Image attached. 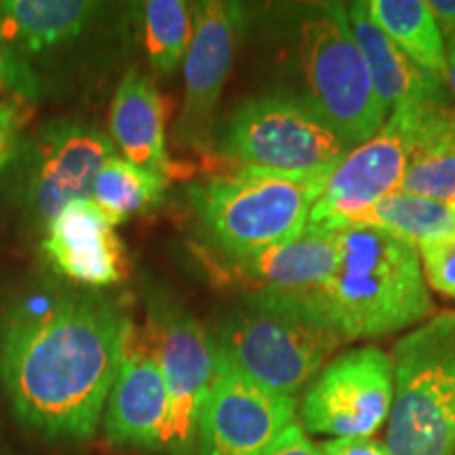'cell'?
Masks as SVG:
<instances>
[{
    "mask_svg": "<svg viewBox=\"0 0 455 455\" xmlns=\"http://www.w3.org/2000/svg\"><path fill=\"white\" fill-rule=\"evenodd\" d=\"M447 60H449L447 87H449V91H451V93H453V98H455V51H453V53H449V55H447Z\"/></svg>",
    "mask_w": 455,
    "mask_h": 455,
    "instance_id": "31",
    "label": "cell"
},
{
    "mask_svg": "<svg viewBox=\"0 0 455 455\" xmlns=\"http://www.w3.org/2000/svg\"><path fill=\"white\" fill-rule=\"evenodd\" d=\"M110 131L129 163L169 178L164 101L156 84L138 68H129L118 83L110 106Z\"/></svg>",
    "mask_w": 455,
    "mask_h": 455,
    "instance_id": "18",
    "label": "cell"
},
{
    "mask_svg": "<svg viewBox=\"0 0 455 455\" xmlns=\"http://www.w3.org/2000/svg\"><path fill=\"white\" fill-rule=\"evenodd\" d=\"M323 455H390L386 443L367 439H331L321 445Z\"/></svg>",
    "mask_w": 455,
    "mask_h": 455,
    "instance_id": "29",
    "label": "cell"
},
{
    "mask_svg": "<svg viewBox=\"0 0 455 455\" xmlns=\"http://www.w3.org/2000/svg\"><path fill=\"white\" fill-rule=\"evenodd\" d=\"M195 34L192 4L184 0H150L144 4V47L152 68L173 74L190 49Z\"/></svg>",
    "mask_w": 455,
    "mask_h": 455,
    "instance_id": "24",
    "label": "cell"
},
{
    "mask_svg": "<svg viewBox=\"0 0 455 455\" xmlns=\"http://www.w3.org/2000/svg\"><path fill=\"white\" fill-rule=\"evenodd\" d=\"M131 325L106 299L61 295L20 308L0 329V379L17 422L47 441L98 430Z\"/></svg>",
    "mask_w": 455,
    "mask_h": 455,
    "instance_id": "1",
    "label": "cell"
},
{
    "mask_svg": "<svg viewBox=\"0 0 455 455\" xmlns=\"http://www.w3.org/2000/svg\"><path fill=\"white\" fill-rule=\"evenodd\" d=\"M17 196L32 221L47 226L72 201L91 198L93 181L114 155V141L93 124L51 121L17 150Z\"/></svg>",
    "mask_w": 455,
    "mask_h": 455,
    "instance_id": "8",
    "label": "cell"
},
{
    "mask_svg": "<svg viewBox=\"0 0 455 455\" xmlns=\"http://www.w3.org/2000/svg\"><path fill=\"white\" fill-rule=\"evenodd\" d=\"M220 356L253 382L291 396L346 341L301 293L247 291L213 331Z\"/></svg>",
    "mask_w": 455,
    "mask_h": 455,
    "instance_id": "3",
    "label": "cell"
},
{
    "mask_svg": "<svg viewBox=\"0 0 455 455\" xmlns=\"http://www.w3.org/2000/svg\"><path fill=\"white\" fill-rule=\"evenodd\" d=\"M356 224L379 228L415 249L455 235V207L407 192L386 196Z\"/></svg>",
    "mask_w": 455,
    "mask_h": 455,
    "instance_id": "22",
    "label": "cell"
},
{
    "mask_svg": "<svg viewBox=\"0 0 455 455\" xmlns=\"http://www.w3.org/2000/svg\"><path fill=\"white\" fill-rule=\"evenodd\" d=\"M38 91L41 83L28 61L15 49L0 41V93L32 101Z\"/></svg>",
    "mask_w": 455,
    "mask_h": 455,
    "instance_id": "26",
    "label": "cell"
},
{
    "mask_svg": "<svg viewBox=\"0 0 455 455\" xmlns=\"http://www.w3.org/2000/svg\"><path fill=\"white\" fill-rule=\"evenodd\" d=\"M428 287L455 299V235L418 247Z\"/></svg>",
    "mask_w": 455,
    "mask_h": 455,
    "instance_id": "25",
    "label": "cell"
},
{
    "mask_svg": "<svg viewBox=\"0 0 455 455\" xmlns=\"http://www.w3.org/2000/svg\"><path fill=\"white\" fill-rule=\"evenodd\" d=\"M331 171L243 167L192 184L188 198L215 247L230 259H243L299 236Z\"/></svg>",
    "mask_w": 455,
    "mask_h": 455,
    "instance_id": "4",
    "label": "cell"
},
{
    "mask_svg": "<svg viewBox=\"0 0 455 455\" xmlns=\"http://www.w3.org/2000/svg\"><path fill=\"white\" fill-rule=\"evenodd\" d=\"M350 30L369 68L373 89L386 110L413 112L428 110L449 100L447 83L428 76L392 43L373 21L367 0L346 4Z\"/></svg>",
    "mask_w": 455,
    "mask_h": 455,
    "instance_id": "16",
    "label": "cell"
},
{
    "mask_svg": "<svg viewBox=\"0 0 455 455\" xmlns=\"http://www.w3.org/2000/svg\"><path fill=\"white\" fill-rule=\"evenodd\" d=\"M390 455H455V312L411 329L392 350Z\"/></svg>",
    "mask_w": 455,
    "mask_h": 455,
    "instance_id": "6",
    "label": "cell"
},
{
    "mask_svg": "<svg viewBox=\"0 0 455 455\" xmlns=\"http://www.w3.org/2000/svg\"><path fill=\"white\" fill-rule=\"evenodd\" d=\"M195 34L184 60V108L178 121V140L207 152L215 140V108L235 64L244 26V9L230 0L192 4Z\"/></svg>",
    "mask_w": 455,
    "mask_h": 455,
    "instance_id": "13",
    "label": "cell"
},
{
    "mask_svg": "<svg viewBox=\"0 0 455 455\" xmlns=\"http://www.w3.org/2000/svg\"><path fill=\"white\" fill-rule=\"evenodd\" d=\"M169 413L167 384L155 355L127 344L104 409L106 439L114 447L164 451Z\"/></svg>",
    "mask_w": 455,
    "mask_h": 455,
    "instance_id": "15",
    "label": "cell"
},
{
    "mask_svg": "<svg viewBox=\"0 0 455 455\" xmlns=\"http://www.w3.org/2000/svg\"><path fill=\"white\" fill-rule=\"evenodd\" d=\"M291 424L295 398L264 388L220 356L198 418L196 455H264Z\"/></svg>",
    "mask_w": 455,
    "mask_h": 455,
    "instance_id": "12",
    "label": "cell"
},
{
    "mask_svg": "<svg viewBox=\"0 0 455 455\" xmlns=\"http://www.w3.org/2000/svg\"><path fill=\"white\" fill-rule=\"evenodd\" d=\"M338 236L331 276L301 295L346 344L384 338L432 318L435 304L413 244L365 224L338 228Z\"/></svg>",
    "mask_w": 455,
    "mask_h": 455,
    "instance_id": "2",
    "label": "cell"
},
{
    "mask_svg": "<svg viewBox=\"0 0 455 455\" xmlns=\"http://www.w3.org/2000/svg\"><path fill=\"white\" fill-rule=\"evenodd\" d=\"M395 396L392 356L378 346L344 352L316 375L301 401L306 435L367 439L382 428Z\"/></svg>",
    "mask_w": 455,
    "mask_h": 455,
    "instance_id": "9",
    "label": "cell"
},
{
    "mask_svg": "<svg viewBox=\"0 0 455 455\" xmlns=\"http://www.w3.org/2000/svg\"><path fill=\"white\" fill-rule=\"evenodd\" d=\"M215 152L243 167L315 173L352 148L301 95L266 93L243 101L213 140Z\"/></svg>",
    "mask_w": 455,
    "mask_h": 455,
    "instance_id": "7",
    "label": "cell"
},
{
    "mask_svg": "<svg viewBox=\"0 0 455 455\" xmlns=\"http://www.w3.org/2000/svg\"><path fill=\"white\" fill-rule=\"evenodd\" d=\"M101 9L89 0H3L0 41L17 53H41L74 41Z\"/></svg>",
    "mask_w": 455,
    "mask_h": 455,
    "instance_id": "19",
    "label": "cell"
},
{
    "mask_svg": "<svg viewBox=\"0 0 455 455\" xmlns=\"http://www.w3.org/2000/svg\"><path fill=\"white\" fill-rule=\"evenodd\" d=\"M43 253L55 272L87 287H110L129 275L121 236L93 198L61 209L47 226Z\"/></svg>",
    "mask_w": 455,
    "mask_h": 455,
    "instance_id": "14",
    "label": "cell"
},
{
    "mask_svg": "<svg viewBox=\"0 0 455 455\" xmlns=\"http://www.w3.org/2000/svg\"><path fill=\"white\" fill-rule=\"evenodd\" d=\"M28 118V101L20 98L0 100V173L13 163Z\"/></svg>",
    "mask_w": 455,
    "mask_h": 455,
    "instance_id": "27",
    "label": "cell"
},
{
    "mask_svg": "<svg viewBox=\"0 0 455 455\" xmlns=\"http://www.w3.org/2000/svg\"><path fill=\"white\" fill-rule=\"evenodd\" d=\"M167 178L155 171L129 163L123 156H112L93 181L91 198L100 204L114 226L133 215L150 212L163 201Z\"/></svg>",
    "mask_w": 455,
    "mask_h": 455,
    "instance_id": "23",
    "label": "cell"
},
{
    "mask_svg": "<svg viewBox=\"0 0 455 455\" xmlns=\"http://www.w3.org/2000/svg\"><path fill=\"white\" fill-rule=\"evenodd\" d=\"M293 61L301 98L350 148L371 140L388 121L350 30L346 4L323 3L304 11L295 21Z\"/></svg>",
    "mask_w": 455,
    "mask_h": 455,
    "instance_id": "5",
    "label": "cell"
},
{
    "mask_svg": "<svg viewBox=\"0 0 455 455\" xmlns=\"http://www.w3.org/2000/svg\"><path fill=\"white\" fill-rule=\"evenodd\" d=\"M422 112H392L371 140L352 148L333 167L308 224L331 230L356 224L379 201L401 190Z\"/></svg>",
    "mask_w": 455,
    "mask_h": 455,
    "instance_id": "10",
    "label": "cell"
},
{
    "mask_svg": "<svg viewBox=\"0 0 455 455\" xmlns=\"http://www.w3.org/2000/svg\"><path fill=\"white\" fill-rule=\"evenodd\" d=\"M338 228L306 226L291 241L276 244L249 258L232 259L238 281L247 283L249 291L304 293L321 287L338 264Z\"/></svg>",
    "mask_w": 455,
    "mask_h": 455,
    "instance_id": "17",
    "label": "cell"
},
{
    "mask_svg": "<svg viewBox=\"0 0 455 455\" xmlns=\"http://www.w3.org/2000/svg\"><path fill=\"white\" fill-rule=\"evenodd\" d=\"M264 455H323L321 447L308 439L304 428L295 422L283 432Z\"/></svg>",
    "mask_w": 455,
    "mask_h": 455,
    "instance_id": "28",
    "label": "cell"
},
{
    "mask_svg": "<svg viewBox=\"0 0 455 455\" xmlns=\"http://www.w3.org/2000/svg\"><path fill=\"white\" fill-rule=\"evenodd\" d=\"M367 9L415 66L435 81L447 83V49L426 0H367Z\"/></svg>",
    "mask_w": 455,
    "mask_h": 455,
    "instance_id": "21",
    "label": "cell"
},
{
    "mask_svg": "<svg viewBox=\"0 0 455 455\" xmlns=\"http://www.w3.org/2000/svg\"><path fill=\"white\" fill-rule=\"evenodd\" d=\"M432 17H435L436 26L445 43L447 55L455 51V0H426Z\"/></svg>",
    "mask_w": 455,
    "mask_h": 455,
    "instance_id": "30",
    "label": "cell"
},
{
    "mask_svg": "<svg viewBox=\"0 0 455 455\" xmlns=\"http://www.w3.org/2000/svg\"><path fill=\"white\" fill-rule=\"evenodd\" d=\"M455 207V101L422 112L401 190Z\"/></svg>",
    "mask_w": 455,
    "mask_h": 455,
    "instance_id": "20",
    "label": "cell"
},
{
    "mask_svg": "<svg viewBox=\"0 0 455 455\" xmlns=\"http://www.w3.org/2000/svg\"><path fill=\"white\" fill-rule=\"evenodd\" d=\"M150 355H155L167 384L171 413L164 451L192 455L198 418L215 382L220 352L213 331L184 310L158 306L152 312Z\"/></svg>",
    "mask_w": 455,
    "mask_h": 455,
    "instance_id": "11",
    "label": "cell"
}]
</instances>
